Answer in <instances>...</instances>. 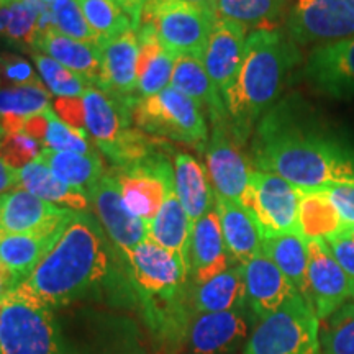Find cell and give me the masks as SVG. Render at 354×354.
<instances>
[{
  "label": "cell",
  "mask_w": 354,
  "mask_h": 354,
  "mask_svg": "<svg viewBox=\"0 0 354 354\" xmlns=\"http://www.w3.org/2000/svg\"><path fill=\"white\" fill-rule=\"evenodd\" d=\"M286 32L297 46L354 37V12L344 0H295Z\"/></svg>",
  "instance_id": "7c38bea8"
},
{
  "label": "cell",
  "mask_w": 354,
  "mask_h": 354,
  "mask_svg": "<svg viewBox=\"0 0 354 354\" xmlns=\"http://www.w3.org/2000/svg\"><path fill=\"white\" fill-rule=\"evenodd\" d=\"M3 138V131H2V128H0V140Z\"/></svg>",
  "instance_id": "680465c9"
},
{
  "label": "cell",
  "mask_w": 354,
  "mask_h": 354,
  "mask_svg": "<svg viewBox=\"0 0 354 354\" xmlns=\"http://www.w3.org/2000/svg\"><path fill=\"white\" fill-rule=\"evenodd\" d=\"M50 110L51 107L28 117L24 123V128H21V133H25L30 138L37 140L41 146L44 143V140H46L48 127H50Z\"/></svg>",
  "instance_id": "c3c4849f"
},
{
  "label": "cell",
  "mask_w": 354,
  "mask_h": 354,
  "mask_svg": "<svg viewBox=\"0 0 354 354\" xmlns=\"http://www.w3.org/2000/svg\"><path fill=\"white\" fill-rule=\"evenodd\" d=\"M328 245L330 251L333 253L335 259L338 261L339 266L346 271V274L354 281V236L348 234H336L325 241Z\"/></svg>",
  "instance_id": "7dc6e473"
},
{
  "label": "cell",
  "mask_w": 354,
  "mask_h": 354,
  "mask_svg": "<svg viewBox=\"0 0 354 354\" xmlns=\"http://www.w3.org/2000/svg\"><path fill=\"white\" fill-rule=\"evenodd\" d=\"M55 112L68 125L87 133L82 97H57L55 100Z\"/></svg>",
  "instance_id": "bcb514c9"
},
{
  "label": "cell",
  "mask_w": 354,
  "mask_h": 354,
  "mask_svg": "<svg viewBox=\"0 0 354 354\" xmlns=\"http://www.w3.org/2000/svg\"><path fill=\"white\" fill-rule=\"evenodd\" d=\"M246 38V26L232 20L216 19L202 61L223 99L240 73Z\"/></svg>",
  "instance_id": "d6986e66"
},
{
  "label": "cell",
  "mask_w": 354,
  "mask_h": 354,
  "mask_svg": "<svg viewBox=\"0 0 354 354\" xmlns=\"http://www.w3.org/2000/svg\"><path fill=\"white\" fill-rule=\"evenodd\" d=\"M109 266L104 228L86 212H76L51 250L12 294L53 312L86 297L107 277Z\"/></svg>",
  "instance_id": "7a4b0ae2"
},
{
  "label": "cell",
  "mask_w": 354,
  "mask_h": 354,
  "mask_svg": "<svg viewBox=\"0 0 354 354\" xmlns=\"http://www.w3.org/2000/svg\"><path fill=\"white\" fill-rule=\"evenodd\" d=\"M33 61L43 82L56 97H82L88 84L76 73L64 68L53 57L35 53Z\"/></svg>",
  "instance_id": "f35d334b"
},
{
  "label": "cell",
  "mask_w": 354,
  "mask_h": 354,
  "mask_svg": "<svg viewBox=\"0 0 354 354\" xmlns=\"http://www.w3.org/2000/svg\"><path fill=\"white\" fill-rule=\"evenodd\" d=\"M289 0H215L216 19L236 21L246 28H281Z\"/></svg>",
  "instance_id": "836d02e7"
},
{
  "label": "cell",
  "mask_w": 354,
  "mask_h": 354,
  "mask_svg": "<svg viewBox=\"0 0 354 354\" xmlns=\"http://www.w3.org/2000/svg\"><path fill=\"white\" fill-rule=\"evenodd\" d=\"M19 187L61 209L84 212L91 203L82 190L57 179L38 158L19 171Z\"/></svg>",
  "instance_id": "f1b7e54d"
},
{
  "label": "cell",
  "mask_w": 354,
  "mask_h": 354,
  "mask_svg": "<svg viewBox=\"0 0 354 354\" xmlns=\"http://www.w3.org/2000/svg\"><path fill=\"white\" fill-rule=\"evenodd\" d=\"M207 169L216 196L241 203L250 185L251 171L243 156L241 145L234 140L227 120L212 123V135L205 149Z\"/></svg>",
  "instance_id": "9a60e30c"
},
{
  "label": "cell",
  "mask_w": 354,
  "mask_h": 354,
  "mask_svg": "<svg viewBox=\"0 0 354 354\" xmlns=\"http://www.w3.org/2000/svg\"><path fill=\"white\" fill-rule=\"evenodd\" d=\"M19 187V171L0 159V196Z\"/></svg>",
  "instance_id": "681fc988"
},
{
  "label": "cell",
  "mask_w": 354,
  "mask_h": 354,
  "mask_svg": "<svg viewBox=\"0 0 354 354\" xmlns=\"http://www.w3.org/2000/svg\"><path fill=\"white\" fill-rule=\"evenodd\" d=\"M342 233L348 234V236H354V225H348V227H344Z\"/></svg>",
  "instance_id": "db71d44e"
},
{
  "label": "cell",
  "mask_w": 354,
  "mask_h": 354,
  "mask_svg": "<svg viewBox=\"0 0 354 354\" xmlns=\"http://www.w3.org/2000/svg\"><path fill=\"white\" fill-rule=\"evenodd\" d=\"M38 74H35L33 66L24 57L15 55L0 56V86H26L38 84Z\"/></svg>",
  "instance_id": "ee69618b"
},
{
  "label": "cell",
  "mask_w": 354,
  "mask_h": 354,
  "mask_svg": "<svg viewBox=\"0 0 354 354\" xmlns=\"http://www.w3.org/2000/svg\"><path fill=\"white\" fill-rule=\"evenodd\" d=\"M232 266L216 209L207 212L194 223L190 238V277L194 284H203Z\"/></svg>",
  "instance_id": "7402d4cb"
},
{
  "label": "cell",
  "mask_w": 354,
  "mask_h": 354,
  "mask_svg": "<svg viewBox=\"0 0 354 354\" xmlns=\"http://www.w3.org/2000/svg\"><path fill=\"white\" fill-rule=\"evenodd\" d=\"M308 86L336 100H354V37L317 44L304 66Z\"/></svg>",
  "instance_id": "5bb4252c"
},
{
  "label": "cell",
  "mask_w": 354,
  "mask_h": 354,
  "mask_svg": "<svg viewBox=\"0 0 354 354\" xmlns=\"http://www.w3.org/2000/svg\"><path fill=\"white\" fill-rule=\"evenodd\" d=\"M133 120L149 135L192 146L198 151H205L209 145V127L203 110L172 87H166L153 97L136 99Z\"/></svg>",
  "instance_id": "5b68a950"
},
{
  "label": "cell",
  "mask_w": 354,
  "mask_h": 354,
  "mask_svg": "<svg viewBox=\"0 0 354 354\" xmlns=\"http://www.w3.org/2000/svg\"><path fill=\"white\" fill-rule=\"evenodd\" d=\"M194 223L185 214L183 203L176 196V189L169 190L158 215L148 223V238L180 256L190 268V238Z\"/></svg>",
  "instance_id": "83f0119b"
},
{
  "label": "cell",
  "mask_w": 354,
  "mask_h": 354,
  "mask_svg": "<svg viewBox=\"0 0 354 354\" xmlns=\"http://www.w3.org/2000/svg\"><path fill=\"white\" fill-rule=\"evenodd\" d=\"M100 50V91L117 99H136L133 94H136V84H138V32L130 28L120 37L102 44Z\"/></svg>",
  "instance_id": "44dd1931"
},
{
  "label": "cell",
  "mask_w": 354,
  "mask_h": 354,
  "mask_svg": "<svg viewBox=\"0 0 354 354\" xmlns=\"http://www.w3.org/2000/svg\"><path fill=\"white\" fill-rule=\"evenodd\" d=\"M344 2H346V3H348V6H349V7H351V10L354 12V0H344Z\"/></svg>",
  "instance_id": "9f6ffc18"
},
{
  "label": "cell",
  "mask_w": 354,
  "mask_h": 354,
  "mask_svg": "<svg viewBox=\"0 0 354 354\" xmlns=\"http://www.w3.org/2000/svg\"><path fill=\"white\" fill-rule=\"evenodd\" d=\"M17 284H19L17 279L13 277L2 264H0V300L6 297L8 292H10Z\"/></svg>",
  "instance_id": "816d5d0a"
},
{
  "label": "cell",
  "mask_w": 354,
  "mask_h": 354,
  "mask_svg": "<svg viewBox=\"0 0 354 354\" xmlns=\"http://www.w3.org/2000/svg\"><path fill=\"white\" fill-rule=\"evenodd\" d=\"M243 268L246 287V304L259 320L276 313L282 305L299 294L289 279L263 251L248 261Z\"/></svg>",
  "instance_id": "ffe728a7"
},
{
  "label": "cell",
  "mask_w": 354,
  "mask_h": 354,
  "mask_svg": "<svg viewBox=\"0 0 354 354\" xmlns=\"http://www.w3.org/2000/svg\"><path fill=\"white\" fill-rule=\"evenodd\" d=\"M216 15L184 0H146L140 25H149L171 55L203 59Z\"/></svg>",
  "instance_id": "ba28073f"
},
{
  "label": "cell",
  "mask_w": 354,
  "mask_h": 354,
  "mask_svg": "<svg viewBox=\"0 0 354 354\" xmlns=\"http://www.w3.org/2000/svg\"><path fill=\"white\" fill-rule=\"evenodd\" d=\"M43 148L63 153H92L91 146L87 143V133L68 125L57 117L56 112H53V109L50 110V127H48Z\"/></svg>",
  "instance_id": "b9f144b4"
},
{
  "label": "cell",
  "mask_w": 354,
  "mask_h": 354,
  "mask_svg": "<svg viewBox=\"0 0 354 354\" xmlns=\"http://www.w3.org/2000/svg\"><path fill=\"white\" fill-rule=\"evenodd\" d=\"M92 207L99 216L102 228L109 234L113 245L128 256L148 238V227L136 218L123 202L120 185L113 172H105L88 194Z\"/></svg>",
  "instance_id": "2e32d148"
},
{
  "label": "cell",
  "mask_w": 354,
  "mask_h": 354,
  "mask_svg": "<svg viewBox=\"0 0 354 354\" xmlns=\"http://www.w3.org/2000/svg\"><path fill=\"white\" fill-rule=\"evenodd\" d=\"M320 354H354V300L322 322Z\"/></svg>",
  "instance_id": "74e56055"
},
{
  "label": "cell",
  "mask_w": 354,
  "mask_h": 354,
  "mask_svg": "<svg viewBox=\"0 0 354 354\" xmlns=\"http://www.w3.org/2000/svg\"><path fill=\"white\" fill-rule=\"evenodd\" d=\"M169 87L196 102L198 107L209 113L212 123L228 122L223 97L209 77L202 57L177 56Z\"/></svg>",
  "instance_id": "d4e9b609"
},
{
  "label": "cell",
  "mask_w": 354,
  "mask_h": 354,
  "mask_svg": "<svg viewBox=\"0 0 354 354\" xmlns=\"http://www.w3.org/2000/svg\"><path fill=\"white\" fill-rule=\"evenodd\" d=\"M184 2H189L192 6L205 8V10L215 13V0H184Z\"/></svg>",
  "instance_id": "f5cc1de1"
},
{
  "label": "cell",
  "mask_w": 354,
  "mask_h": 354,
  "mask_svg": "<svg viewBox=\"0 0 354 354\" xmlns=\"http://www.w3.org/2000/svg\"><path fill=\"white\" fill-rule=\"evenodd\" d=\"M32 46L37 53L46 55L63 64L88 86L99 87L102 79V50L91 43H82L57 32L55 26L38 33Z\"/></svg>",
  "instance_id": "603a6c76"
},
{
  "label": "cell",
  "mask_w": 354,
  "mask_h": 354,
  "mask_svg": "<svg viewBox=\"0 0 354 354\" xmlns=\"http://www.w3.org/2000/svg\"><path fill=\"white\" fill-rule=\"evenodd\" d=\"M50 107L51 94L41 82L0 86V117L28 118Z\"/></svg>",
  "instance_id": "8d00e7d4"
},
{
  "label": "cell",
  "mask_w": 354,
  "mask_h": 354,
  "mask_svg": "<svg viewBox=\"0 0 354 354\" xmlns=\"http://www.w3.org/2000/svg\"><path fill=\"white\" fill-rule=\"evenodd\" d=\"M300 63V46L292 41L286 30H251L248 33L240 73L223 99L228 127L241 146L281 99Z\"/></svg>",
  "instance_id": "3957f363"
},
{
  "label": "cell",
  "mask_w": 354,
  "mask_h": 354,
  "mask_svg": "<svg viewBox=\"0 0 354 354\" xmlns=\"http://www.w3.org/2000/svg\"><path fill=\"white\" fill-rule=\"evenodd\" d=\"M342 216L322 189L302 190L299 203V233L305 240H330L343 232Z\"/></svg>",
  "instance_id": "d6a6232c"
},
{
  "label": "cell",
  "mask_w": 354,
  "mask_h": 354,
  "mask_svg": "<svg viewBox=\"0 0 354 354\" xmlns=\"http://www.w3.org/2000/svg\"><path fill=\"white\" fill-rule=\"evenodd\" d=\"M251 159L258 171L302 190L354 185V143L297 94L279 100L258 122Z\"/></svg>",
  "instance_id": "6da1fadb"
},
{
  "label": "cell",
  "mask_w": 354,
  "mask_h": 354,
  "mask_svg": "<svg viewBox=\"0 0 354 354\" xmlns=\"http://www.w3.org/2000/svg\"><path fill=\"white\" fill-rule=\"evenodd\" d=\"M51 15L53 25L57 32H61L66 37L77 39L82 43H91L100 46L99 38L92 32V28L84 19V13L79 7L77 0H56L51 3Z\"/></svg>",
  "instance_id": "ab89813d"
},
{
  "label": "cell",
  "mask_w": 354,
  "mask_h": 354,
  "mask_svg": "<svg viewBox=\"0 0 354 354\" xmlns=\"http://www.w3.org/2000/svg\"><path fill=\"white\" fill-rule=\"evenodd\" d=\"M302 189L271 172L253 171L241 205L253 215L264 238L299 233Z\"/></svg>",
  "instance_id": "30bf717a"
},
{
  "label": "cell",
  "mask_w": 354,
  "mask_h": 354,
  "mask_svg": "<svg viewBox=\"0 0 354 354\" xmlns=\"http://www.w3.org/2000/svg\"><path fill=\"white\" fill-rule=\"evenodd\" d=\"M174 189L192 223L215 207V190L209 183V176L201 162L189 154H176Z\"/></svg>",
  "instance_id": "4316f807"
},
{
  "label": "cell",
  "mask_w": 354,
  "mask_h": 354,
  "mask_svg": "<svg viewBox=\"0 0 354 354\" xmlns=\"http://www.w3.org/2000/svg\"><path fill=\"white\" fill-rule=\"evenodd\" d=\"M39 2L46 3V6H51V3H55V2H56V0H39Z\"/></svg>",
  "instance_id": "6f0895ef"
},
{
  "label": "cell",
  "mask_w": 354,
  "mask_h": 354,
  "mask_svg": "<svg viewBox=\"0 0 354 354\" xmlns=\"http://www.w3.org/2000/svg\"><path fill=\"white\" fill-rule=\"evenodd\" d=\"M68 221L38 233L10 234L0 238V264L17 279V282L24 281L57 241Z\"/></svg>",
  "instance_id": "484cf974"
},
{
  "label": "cell",
  "mask_w": 354,
  "mask_h": 354,
  "mask_svg": "<svg viewBox=\"0 0 354 354\" xmlns=\"http://www.w3.org/2000/svg\"><path fill=\"white\" fill-rule=\"evenodd\" d=\"M243 354H320V320L312 305L297 294L259 320Z\"/></svg>",
  "instance_id": "8992f818"
},
{
  "label": "cell",
  "mask_w": 354,
  "mask_h": 354,
  "mask_svg": "<svg viewBox=\"0 0 354 354\" xmlns=\"http://www.w3.org/2000/svg\"><path fill=\"white\" fill-rule=\"evenodd\" d=\"M0 354H64L51 310L8 292L0 300Z\"/></svg>",
  "instance_id": "9c48e42d"
},
{
  "label": "cell",
  "mask_w": 354,
  "mask_h": 354,
  "mask_svg": "<svg viewBox=\"0 0 354 354\" xmlns=\"http://www.w3.org/2000/svg\"><path fill=\"white\" fill-rule=\"evenodd\" d=\"M127 259L130 264L133 284L143 297L146 307L154 304L153 307L146 310L151 312L158 302H161L149 315L151 322L162 320V317H165V305L162 304H166L169 312L177 307L172 304L180 295L190 276L189 264L180 256L171 253L149 238L141 241L127 256Z\"/></svg>",
  "instance_id": "52a82bcc"
},
{
  "label": "cell",
  "mask_w": 354,
  "mask_h": 354,
  "mask_svg": "<svg viewBox=\"0 0 354 354\" xmlns=\"http://www.w3.org/2000/svg\"><path fill=\"white\" fill-rule=\"evenodd\" d=\"M41 148L37 140L30 138L25 133L6 135L0 140V159L13 169L20 171L39 156Z\"/></svg>",
  "instance_id": "7bdbcfd3"
},
{
  "label": "cell",
  "mask_w": 354,
  "mask_h": 354,
  "mask_svg": "<svg viewBox=\"0 0 354 354\" xmlns=\"http://www.w3.org/2000/svg\"><path fill=\"white\" fill-rule=\"evenodd\" d=\"M46 7L50 6L39 0H21L0 6V38L32 46L39 33V17Z\"/></svg>",
  "instance_id": "e575fe53"
},
{
  "label": "cell",
  "mask_w": 354,
  "mask_h": 354,
  "mask_svg": "<svg viewBox=\"0 0 354 354\" xmlns=\"http://www.w3.org/2000/svg\"><path fill=\"white\" fill-rule=\"evenodd\" d=\"M77 3L100 46L133 28L130 17L115 0H77Z\"/></svg>",
  "instance_id": "d590c367"
},
{
  "label": "cell",
  "mask_w": 354,
  "mask_h": 354,
  "mask_svg": "<svg viewBox=\"0 0 354 354\" xmlns=\"http://www.w3.org/2000/svg\"><path fill=\"white\" fill-rule=\"evenodd\" d=\"M251 333V320L243 310L197 313L187 328L189 349L192 354H236Z\"/></svg>",
  "instance_id": "e0dca14e"
},
{
  "label": "cell",
  "mask_w": 354,
  "mask_h": 354,
  "mask_svg": "<svg viewBox=\"0 0 354 354\" xmlns=\"http://www.w3.org/2000/svg\"><path fill=\"white\" fill-rule=\"evenodd\" d=\"M38 159L50 167V171L57 179L82 190L87 197L91 190L95 187V184L100 180V177L105 174L99 154L94 151L81 154L41 148Z\"/></svg>",
  "instance_id": "4dcf8cb0"
},
{
  "label": "cell",
  "mask_w": 354,
  "mask_h": 354,
  "mask_svg": "<svg viewBox=\"0 0 354 354\" xmlns=\"http://www.w3.org/2000/svg\"><path fill=\"white\" fill-rule=\"evenodd\" d=\"M123 202L146 227L158 215L169 190L174 189V166L162 153L154 151L133 165L115 167Z\"/></svg>",
  "instance_id": "8fae6325"
},
{
  "label": "cell",
  "mask_w": 354,
  "mask_h": 354,
  "mask_svg": "<svg viewBox=\"0 0 354 354\" xmlns=\"http://www.w3.org/2000/svg\"><path fill=\"white\" fill-rule=\"evenodd\" d=\"M215 209L220 218L225 246L232 261L243 266L263 251V234L258 223L241 203L215 194Z\"/></svg>",
  "instance_id": "cb8c5ba5"
},
{
  "label": "cell",
  "mask_w": 354,
  "mask_h": 354,
  "mask_svg": "<svg viewBox=\"0 0 354 354\" xmlns=\"http://www.w3.org/2000/svg\"><path fill=\"white\" fill-rule=\"evenodd\" d=\"M322 190L342 216L344 227L354 225V185H330Z\"/></svg>",
  "instance_id": "f6af8a7d"
},
{
  "label": "cell",
  "mask_w": 354,
  "mask_h": 354,
  "mask_svg": "<svg viewBox=\"0 0 354 354\" xmlns=\"http://www.w3.org/2000/svg\"><path fill=\"white\" fill-rule=\"evenodd\" d=\"M115 2L122 7V10L125 12L128 17H130L133 28L138 30L141 21V12H143L146 0H115Z\"/></svg>",
  "instance_id": "f907efd6"
},
{
  "label": "cell",
  "mask_w": 354,
  "mask_h": 354,
  "mask_svg": "<svg viewBox=\"0 0 354 354\" xmlns=\"http://www.w3.org/2000/svg\"><path fill=\"white\" fill-rule=\"evenodd\" d=\"M246 305V287L241 264L230 266L225 272L197 284L192 292V307L197 313H218L243 310Z\"/></svg>",
  "instance_id": "f546056e"
},
{
  "label": "cell",
  "mask_w": 354,
  "mask_h": 354,
  "mask_svg": "<svg viewBox=\"0 0 354 354\" xmlns=\"http://www.w3.org/2000/svg\"><path fill=\"white\" fill-rule=\"evenodd\" d=\"M307 269V302L323 322L354 299V281L335 259L323 240H310Z\"/></svg>",
  "instance_id": "4fadbf2b"
},
{
  "label": "cell",
  "mask_w": 354,
  "mask_h": 354,
  "mask_svg": "<svg viewBox=\"0 0 354 354\" xmlns=\"http://www.w3.org/2000/svg\"><path fill=\"white\" fill-rule=\"evenodd\" d=\"M73 215L74 210L61 209L17 187L0 196V238L43 232Z\"/></svg>",
  "instance_id": "ac0fdd59"
},
{
  "label": "cell",
  "mask_w": 354,
  "mask_h": 354,
  "mask_svg": "<svg viewBox=\"0 0 354 354\" xmlns=\"http://www.w3.org/2000/svg\"><path fill=\"white\" fill-rule=\"evenodd\" d=\"M263 253L289 279L302 297L307 300L308 246L300 233L277 234L263 240Z\"/></svg>",
  "instance_id": "1f68e13d"
},
{
  "label": "cell",
  "mask_w": 354,
  "mask_h": 354,
  "mask_svg": "<svg viewBox=\"0 0 354 354\" xmlns=\"http://www.w3.org/2000/svg\"><path fill=\"white\" fill-rule=\"evenodd\" d=\"M13 2H21V0H0V6H7V3H13Z\"/></svg>",
  "instance_id": "11a10c76"
},
{
  "label": "cell",
  "mask_w": 354,
  "mask_h": 354,
  "mask_svg": "<svg viewBox=\"0 0 354 354\" xmlns=\"http://www.w3.org/2000/svg\"><path fill=\"white\" fill-rule=\"evenodd\" d=\"M176 56L161 48L153 57L148 68L143 71V74L138 77L136 84V99H146L153 97L165 91L166 87L171 86L172 71H174Z\"/></svg>",
  "instance_id": "60d3db41"
},
{
  "label": "cell",
  "mask_w": 354,
  "mask_h": 354,
  "mask_svg": "<svg viewBox=\"0 0 354 354\" xmlns=\"http://www.w3.org/2000/svg\"><path fill=\"white\" fill-rule=\"evenodd\" d=\"M136 99H117L88 86L82 95L87 135L115 167H123L154 153L143 133L131 127Z\"/></svg>",
  "instance_id": "277c9868"
}]
</instances>
